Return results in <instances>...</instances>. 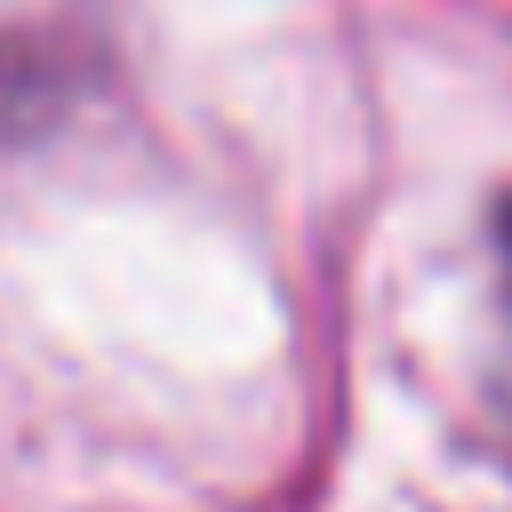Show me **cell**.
I'll return each instance as SVG.
<instances>
[{"instance_id": "1", "label": "cell", "mask_w": 512, "mask_h": 512, "mask_svg": "<svg viewBox=\"0 0 512 512\" xmlns=\"http://www.w3.org/2000/svg\"><path fill=\"white\" fill-rule=\"evenodd\" d=\"M496 240H504V272H512V200H504V216H496Z\"/></svg>"}]
</instances>
